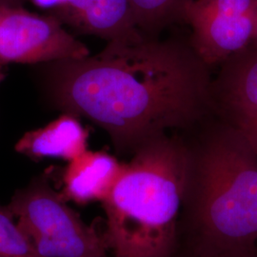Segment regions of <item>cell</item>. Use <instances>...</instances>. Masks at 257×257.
Here are the masks:
<instances>
[{
	"label": "cell",
	"mask_w": 257,
	"mask_h": 257,
	"mask_svg": "<svg viewBox=\"0 0 257 257\" xmlns=\"http://www.w3.org/2000/svg\"><path fill=\"white\" fill-rule=\"evenodd\" d=\"M76 117L66 112L45 127L28 132L16 144V151L33 160H74L87 151L89 139V132Z\"/></svg>",
	"instance_id": "10"
},
{
	"label": "cell",
	"mask_w": 257,
	"mask_h": 257,
	"mask_svg": "<svg viewBox=\"0 0 257 257\" xmlns=\"http://www.w3.org/2000/svg\"><path fill=\"white\" fill-rule=\"evenodd\" d=\"M54 17L108 42L143 36L136 24L130 0H67L54 8Z\"/></svg>",
	"instance_id": "8"
},
{
	"label": "cell",
	"mask_w": 257,
	"mask_h": 257,
	"mask_svg": "<svg viewBox=\"0 0 257 257\" xmlns=\"http://www.w3.org/2000/svg\"><path fill=\"white\" fill-rule=\"evenodd\" d=\"M256 19L257 0H193L184 15L191 45L211 69L253 42Z\"/></svg>",
	"instance_id": "5"
},
{
	"label": "cell",
	"mask_w": 257,
	"mask_h": 257,
	"mask_svg": "<svg viewBox=\"0 0 257 257\" xmlns=\"http://www.w3.org/2000/svg\"><path fill=\"white\" fill-rule=\"evenodd\" d=\"M233 125L240 128L257 154V113L238 120Z\"/></svg>",
	"instance_id": "13"
},
{
	"label": "cell",
	"mask_w": 257,
	"mask_h": 257,
	"mask_svg": "<svg viewBox=\"0 0 257 257\" xmlns=\"http://www.w3.org/2000/svg\"><path fill=\"white\" fill-rule=\"evenodd\" d=\"M256 249H257V248H256Z\"/></svg>",
	"instance_id": "20"
},
{
	"label": "cell",
	"mask_w": 257,
	"mask_h": 257,
	"mask_svg": "<svg viewBox=\"0 0 257 257\" xmlns=\"http://www.w3.org/2000/svg\"><path fill=\"white\" fill-rule=\"evenodd\" d=\"M193 0H130L138 30L147 37H159L166 28L184 22L186 8Z\"/></svg>",
	"instance_id": "11"
},
{
	"label": "cell",
	"mask_w": 257,
	"mask_h": 257,
	"mask_svg": "<svg viewBox=\"0 0 257 257\" xmlns=\"http://www.w3.org/2000/svg\"><path fill=\"white\" fill-rule=\"evenodd\" d=\"M168 257H203L195 253L192 249L186 248L182 245H178L175 251Z\"/></svg>",
	"instance_id": "14"
},
{
	"label": "cell",
	"mask_w": 257,
	"mask_h": 257,
	"mask_svg": "<svg viewBox=\"0 0 257 257\" xmlns=\"http://www.w3.org/2000/svg\"><path fill=\"white\" fill-rule=\"evenodd\" d=\"M36 5L41 8H55L67 0H32Z\"/></svg>",
	"instance_id": "15"
},
{
	"label": "cell",
	"mask_w": 257,
	"mask_h": 257,
	"mask_svg": "<svg viewBox=\"0 0 257 257\" xmlns=\"http://www.w3.org/2000/svg\"><path fill=\"white\" fill-rule=\"evenodd\" d=\"M211 69L187 39L145 35L110 41L97 55L54 62L47 88L56 106L88 118L119 154L149 139L186 134L215 115Z\"/></svg>",
	"instance_id": "1"
},
{
	"label": "cell",
	"mask_w": 257,
	"mask_h": 257,
	"mask_svg": "<svg viewBox=\"0 0 257 257\" xmlns=\"http://www.w3.org/2000/svg\"><path fill=\"white\" fill-rule=\"evenodd\" d=\"M188 169L179 243L203 257L257 248V154L238 127L213 115L184 134Z\"/></svg>",
	"instance_id": "2"
},
{
	"label": "cell",
	"mask_w": 257,
	"mask_h": 257,
	"mask_svg": "<svg viewBox=\"0 0 257 257\" xmlns=\"http://www.w3.org/2000/svg\"><path fill=\"white\" fill-rule=\"evenodd\" d=\"M89 55L88 47L54 16H38L21 7H0V65L54 63Z\"/></svg>",
	"instance_id": "6"
},
{
	"label": "cell",
	"mask_w": 257,
	"mask_h": 257,
	"mask_svg": "<svg viewBox=\"0 0 257 257\" xmlns=\"http://www.w3.org/2000/svg\"><path fill=\"white\" fill-rule=\"evenodd\" d=\"M6 77V69L4 65H0V84Z\"/></svg>",
	"instance_id": "17"
},
{
	"label": "cell",
	"mask_w": 257,
	"mask_h": 257,
	"mask_svg": "<svg viewBox=\"0 0 257 257\" xmlns=\"http://www.w3.org/2000/svg\"><path fill=\"white\" fill-rule=\"evenodd\" d=\"M250 257H257V249L254 251V253H253V254H252Z\"/></svg>",
	"instance_id": "19"
},
{
	"label": "cell",
	"mask_w": 257,
	"mask_h": 257,
	"mask_svg": "<svg viewBox=\"0 0 257 257\" xmlns=\"http://www.w3.org/2000/svg\"><path fill=\"white\" fill-rule=\"evenodd\" d=\"M188 169L184 134L156 136L124 163L102 203L113 257H168L179 243Z\"/></svg>",
	"instance_id": "3"
},
{
	"label": "cell",
	"mask_w": 257,
	"mask_h": 257,
	"mask_svg": "<svg viewBox=\"0 0 257 257\" xmlns=\"http://www.w3.org/2000/svg\"><path fill=\"white\" fill-rule=\"evenodd\" d=\"M0 257H39L8 205H0Z\"/></svg>",
	"instance_id": "12"
},
{
	"label": "cell",
	"mask_w": 257,
	"mask_h": 257,
	"mask_svg": "<svg viewBox=\"0 0 257 257\" xmlns=\"http://www.w3.org/2000/svg\"><path fill=\"white\" fill-rule=\"evenodd\" d=\"M212 74L211 100L216 116L231 124L257 113V45L230 55Z\"/></svg>",
	"instance_id": "7"
},
{
	"label": "cell",
	"mask_w": 257,
	"mask_h": 257,
	"mask_svg": "<svg viewBox=\"0 0 257 257\" xmlns=\"http://www.w3.org/2000/svg\"><path fill=\"white\" fill-rule=\"evenodd\" d=\"M253 44H256L257 45V19H256V29H255V37H254V40L252 42Z\"/></svg>",
	"instance_id": "18"
},
{
	"label": "cell",
	"mask_w": 257,
	"mask_h": 257,
	"mask_svg": "<svg viewBox=\"0 0 257 257\" xmlns=\"http://www.w3.org/2000/svg\"><path fill=\"white\" fill-rule=\"evenodd\" d=\"M123 165L106 152L87 150L70 161L65 169L63 190L60 193L66 201L78 205L103 202L119 178Z\"/></svg>",
	"instance_id": "9"
},
{
	"label": "cell",
	"mask_w": 257,
	"mask_h": 257,
	"mask_svg": "<svg viewBox=\"0 0 257 257\" xmlns=\"http://www.w3.org/2000/svg\"><path fill=\"white\" fill-rule=\"evenodd\" d=\"M46 176L18 190L8 204L39 257H108L109 247L98 220H82Z\"/></svg>",
	"instance_id": "4"
},
{
	"label": "cell",
	"mask_w": 257,
	"mask_h": 257,
	"mask_svg": "<svg viewBox=\"0 0 257 257\" xmlns=\"http://www.w3.org/2000/svg\"><path fill=\"white\" fill-rule=\"evenodd\" d=\"M22 3V0H0V7L19 8Z\"/></svg>",
	"instance_id": "16"
}]
</instances>
